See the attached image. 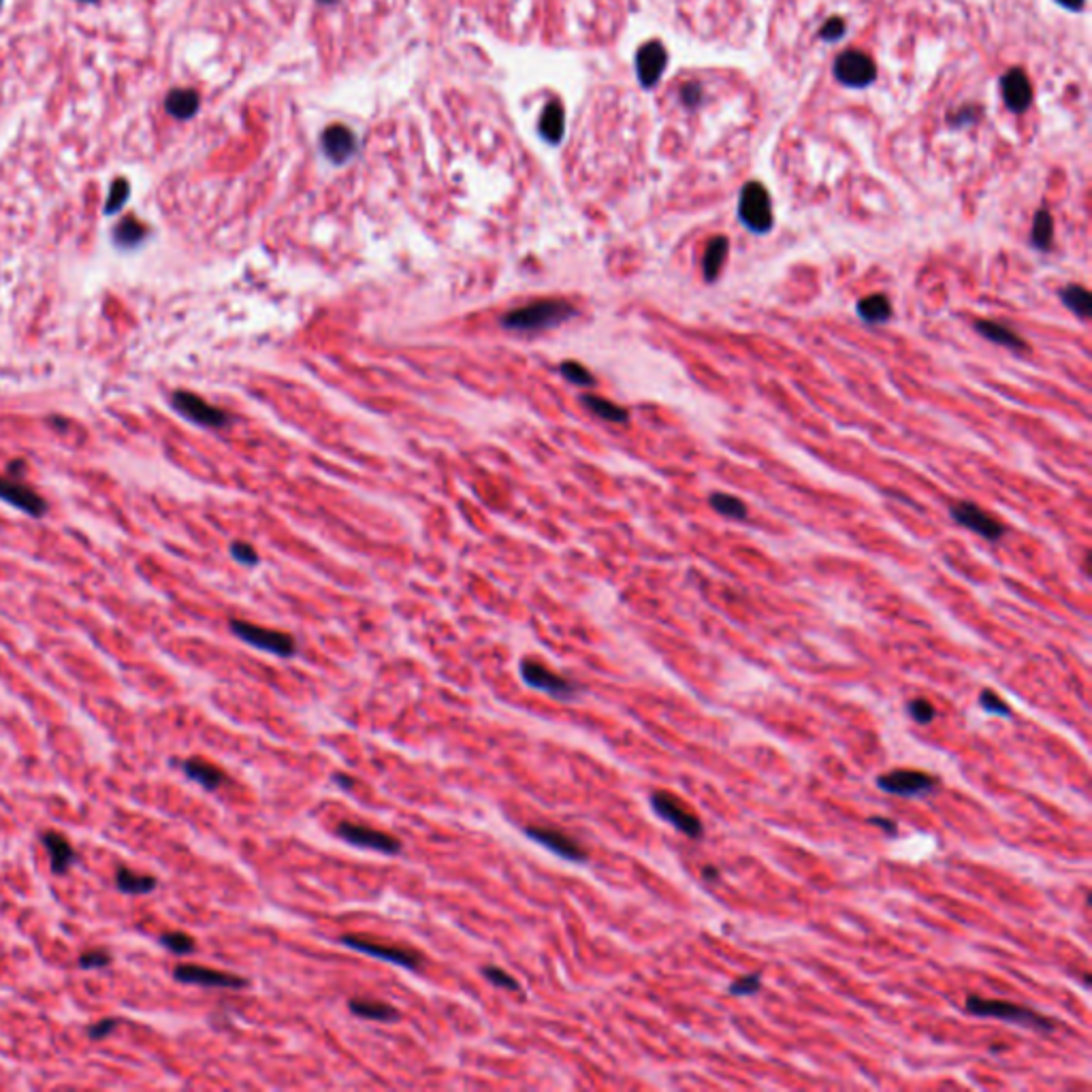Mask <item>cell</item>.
Returning a JSON list of instances; mask_svg holds the SVG:
<instances>
[{"label":"cell","instance_id":"cell-22","mask_svg":"<svg viewBox=\"0 0 1092 1092\" xmlns=\"http://www.w3.org/2000/svg\"><path fill=\"white\" fill-rule=\"evenodd\" d=\"M201 107V97L192 88H175L164 98V109L171 118L190 120Z\"/></svg>","mask_w":1092,"mask_h":1092},{"label":"cell","instance_id":"cell-15","mask_svg":"<svg viewBox=\"0 0 1092 1092\" xmlns=\"http://www.w3.org/2000/svg\"><path fill=\"white\" fill-rule=\"evenodd\" d=\"M877 786L894 796H924L937 790V779L919 771H892L877 779Z\"/></svg>","mask_w":1092,"mask_h":1092},{"label":"cell","instance_id":"cell-6","mask_svg":"<svg viewBox=\"0 0 1092 1092\" xmlns=\"http://www.w3.org/2000/svg\"><path fill=\"white\" fill-rule=\"evenodd\" d=\"M169 404L182 419L199 425V427L222 429L230 423L229 414L225 410L216 408L210 401H205L203 397H199L197 393H190V391H175Z\"/></svg>","mask_w":1092,"mask_h":1092},{"label":"cell","instance_id":"cell-30","mask_svg":"<svg viewBox=\"0 0 1092 1092\" xmlns=\"http://www.w3.org/2000/svg\"><path fill=\"white\" fill-rule=\"evenodd\" d=\"M1061 299H1062V303H1065V306H1067L1069 310L1075 314V316L1082 318V320H1086V318L1090 316L1092 299H1090V292H1088L1084 286H1080V284L1065 286V288L1061 291Z\"/></svg>","mask_w":1092,"mask_h":1092},{"label":"cell","instance_id":"cell-39","mask_svg":"<svg viewBox=\"0 0 1092 1092\" xmlns=\"http://www.w3.org/2000/svg\"><path fill=\"white\" fill-rule=\"evenodd\" d=\"M109 965H112V954L107 950H102V947L86 950L79 956V966L82 969H102V966Z\"/></svg>","mask_w":1092,"mask_h":1092},{"label":"cell","instance_id":"cell-14","mask_svg":"<svg viewBox=\"0 0 1092 1092\" xmlns=\"http://www.w3.org/2000/svg\"><path fill=\"white\" fill-rule=\"evenodd\" d=\"M0 501L13 506L20 512H24V515L32 516V519H43L50 512V504L35 489L26 487L17 478L0 476Z\"/></svg>","mask_w":1092,"mask_h":1092},{"label":"cell","instance_id":"cell-23","mask_svg":"<svg viewBox=\"0 0 1092 1092\" xmlns=\"http://www.w3.org/2000/svg\"><path fill=\"white\" fill-rule=\"evenodd\" d=\"M975 329H977V333H980L981 337L990 339V342L996 344V346H1005L1009 348V350H1018V353H1026V348H1028L1024 339H1022L1014 329L1003 325V322L975 320Z\"/></svg>","mask_w":1092,"mask_h":1092},{"label":"cell","instance_id":"cell-20","mask_svg":"<svg viewBox=\"0 0 1092 1092\" xmlns=\"http://www.w3.org/2000/svg\"><path fill=\"white\" fill-rule=\"evenodd\" d=\"M41 843L50 853L51 871L56 875H64L75 864V849L64 834L56 830H45L41 834Z\"/></svg>","mask_w":1092,"mask_h":1092},{"label":"cell","instance_id":"cell-52","mask_svg":"<svg viewBox=\"0 0 1092 1092\" xmlns=\"http://www.w3.org/2000/svg\"><path fill=\"white\" fill-rule=\"evenodd\" d=\"M83 2H94V0H83Z\"/></svg>","mask_w":1092,"mask_h":1092},{"label":"cell","instance_id":"cell-27","mask_svg":"<svg viewBox=\"0 0 1092 1092\" xmlns=\"http://www.w3.org/2000/svg\"><path fill=\"white\" fill-rule=\"evenodd\" d=\"M156 885H159V879L152 877V875H137L126 866H120L116 871V888L122 894L141 896V894L154 892Z\"/></svg>","mask_w":1092,"mask_h":1092},{"label":"cell","instance_id":"cell-13","mask_svg":"<svg viewBox=\"0 0 1092 1092\" xmlns=\"http://www.w3.org/2000/svg\"><path fill=\"white\" fill-rule=\"evenodd\" d=\"M525 834L531 841L540 843L542 847L548 849L555 856L570 860V862H587V849L582 847L577 838L567 837L566 832L557 830L548 826H529L525 828Z\"/></svg>","mask_w":1092,"mask_h":1092},{"label":"cell","instance_id":"cell-21","mask_svg":"<svg viewBox=\"0 0 1092 1092\" xmlns=\"http://www.w3.org/2000/svg\"><path fill=\"white\" fill-rule=\"evenodd\" d=\"M182 771H184L186 776H190L192 781H197L199 786H203L205 790H218L222 783H226V772L220 771L218 766L211 764V762H205L201 757H190V760L182 762Z\"/></svg>","mask_w":1092,"mask_h":1092},{"label":"cell","instance_id":"cell-16","mask_svg":"<svg viewBox=\"0 0 1092 1092\" xmlns=\"http://www.w3.org/2000/svg\"><path fill=\"white\" fill-rule=\"evenodd\" d=\"M358 139L357 135L344 124H331L325 128L320 135V150L325 159L335 167H344L358 154Z\"/></svg>","mask_w":1092,"mask_h":1092},{"label":"cell","instance_id":"cell-34","mask_svg":"<svg viewBox=\"0 0 1092 1092\" xmlns=\"http://www.w3.org/2000/svg\"><path fill=\"white\" fill-rule=\"evenodd\" d=\"M160 943H163L167 950H171L173 954H179V956L192 954V952L197 950V941H194L190 934L179 933V930H173V933H164L163 937H160Z\"/></svg>","mask_w":1092,"mask_h":1092},{"label":"cell","instance_id":"cell-26","mask_svg":"<svg viewBox=\"0 0 1092 1092\" xmlns=\"http://www.w3.org/2000/svg\"><path fill=\"white\" fill-rule=\"evenodd\" d=\"M728 252H730L728 237L717 235L709 241L705 256H702V273H705L706 282H713L715 278L719 276L725 265V259H728Z\"/></svg>","mask_w":1092,"mask_h":1092},{"label":"cell","instance_id":"cell-19","mask_svg":"<svg viewBox=\"0 0 1092 1092\" xmlns=\"http://www.w3.org/2000/svg\"><path fill=\"white\" fill-rule=\"evenodd\" d=\"M538 133H540L542 141L548 143V145H559L563 141V135H566V109H563L559 98H553V101L544 105L540 120H538Z\"/></svg>","mask_w":1092,"mask_h":1092},{"label":"cell","instance_id":"cell-5","mask_svg":"<svg viewBox=\"0 0 1092 1092\" xmlns=\"http://www.w3.org/2000/svg\"><path fill=\"white\" fill-rule=\"evenodd\" d=\"M230 632L235 634L240 640H244L245 644H252V647L278 655V658H292L297 653L295 639H292L291 634L280 632V629L261 628V625H254V623L233 619L230 621Z\"/></svg>","mask_w":1092,"mask_h":1092},{"label":"cell","instance_id":"cell-18","mask_svg":"<svg viewBox=\"0 0 1092 1092\" xmlns=\"http://www.w3.org/2000/svg\"><path fill=\"white\" fill-rule=\"evenodd\" d=\"M1000 97L1011 113H1024L1033 102L1031 79L1022 69H1009L1000 75Z\"/></svg>","mask_w":1092,"mask_h":1092},{"label":"cell","instance_id":"cell-17","mask_svg":"<svg viewBox=\"0 0 1092 1092\" xmlns=\"http://www.w3.org/2000/svg\"><path fill=\"white\" fill-rule=\"evenodd\" d=\"M636 77L644 90H653L664 77L666 64H668V51L659 41H648L639 47L636 51Z\"/></svg>","mask_w":1092,"mask_h":1092},{"label":"cell","instance_id":"cell-51","mask_svg":"<svg viewBox=\"0 0 1092 1092\" xmlns=\"http://www.w3.org/2000/svg\"><path fill=\"white\" fill-rule=\"evenodd\" d=\"M316 2H320V5H325V7H333V5H337L339 0H316Z\"/></svg>","mask_w":1092,"mask_h":1092},{"label":"cell","instance_id":"cell-44","mask_svg":"<svg viewBox=\"0 0 1092 1092\" xmlns=\"http://www.w3.org/2000/svg\"><path fill=\"white\" fill-rule=\"evenodd\" d=\"M118 1026H120L118 1018H105V1020L97 1022V1024H93L88 1028V1037L94 1039V1042H97V1039H105V1037L112 1035Z\"/></svg>","mask_w":1092,"mask_h":1092},{"label":"cell","instance_id":"cell-45","mask_svg":"<svg viewBox=\"0 0 1092 1092\" xmlns=\"http://www.w3.org/2000/svg\"><path fill=\"white\" fill-rule=\"evenodd\" d=\"M973 122H975L973 107L965 109V112L956 116V120H952V124H956V126H969V124H973Z\"/></svg>","mask_w":1092,"mask_h":1092},{"label":"cell","instance_id":"cell-49","mask_svg":"<svg viewBox=\"0 0 1092 1092\" xmlns=\"http://www.w3.org/2000/svg\"><path fill=\"white\" fill-rule=\"evenodd\" d=\"M24 468H26L24 461H17V459L11 461V463L7 465V470H9V474L13 476V478H17V476H24V472H26Z\"/></svg>","mask_w":1092,"mask_h":1092},{"label":"cell","instance_id":"cell-11","mask_svg":"<svg viewBox=\"0 0 1092 1092\" xmlns=\"http://www.w3.org/2000/svg\"><path fill=\"white\" fill-rule=\"evenodd\" d=\"M173 977L182 984L203 985V988H226V990H241L248 985L245 977H240L235 973L226 971L210 969L201 965H178L173 969Z\"/></svg>","mask_w":1092,"mask_h":1092},{"label":"cell","instance_id":"cell-9","mask_svg":"<svg viewBox=\"0 0 1092 1092\" xmlns=\"http://www.w3.org/2000/svg\"><path fill=\"white\" fill-rule=\"evenodd\" d=\"M335 834L342 841L350 843L354 847H363V849H372V852L384 853V856H395V853L401 852V841L395 838L393 834H388V832L376 830V828L363 826V824H353V822H342L337 824Z\"/></svg>","mask_w":1092,"mask_h":1092},{"label":"cell","instance_id":"cell-48","mask_svg":"<svg viewBox=\"0 0 1092 1092\" xmlns=\"http://www.w3.org/2000/svg\"><path fill=\"white\" fill-rule=\"evenodd\" d=\"M1056 2L1067 11H1082L1086 7V0H1056Z\"/></svg>","mask_w":1092,"mask_h":1092},{"label":"cell","instance_id":"cell-31","mask_svg":"<svg viewBox=\"0 0 1092 1092\" xmlns=\"http://www.w3.org/2000/svg\"><path fill=\"white\" fill-rule=\"evenodd\" d=\"M710 506H713L719 515L728 516V519H734V521H743V519H747V515H749L745 501L730 496V493H713V496H710Z\"/></svg>","mask_w":1092,"mask_h":1092},{"label":"cell","instance_id":"cell-4","mask_svg":"<svg viewBox=\"0 0 1092 1092\" xmlns=\"http://www.w3.org/2000/svg\"><path fill=\"white\" fill-rule=\"evenodd\" d=\"M738 218L751 233L757 235L772 229L775 216H772L771 194L760 182H749L740 190Z\"/></svg>","mask_w":1092,"mask_h":1092},{"label":"cell","instance_id":"cell-2","mask_svg":"<svg viewBox=\"0 0 1092 1092\" xmlns=\"http://www.w3.org/2000/svg\"><path fill=\"white\" fill-rule=\"evenodd\" d=\"M966 1011L980 1018H996V1020L1031 1026L1035 1031H1054V1022L1052 1020L1039 1016L1037 1011L1028 1009V1007L1016 1005V1003H1007V1000L969 996V999H966Z\"/></svg>","mask_w":1092,"mask_h":1092},{"label":"cell","instance_id":"cell-8","mask_svg":"<svg viewBox=\"0 0 1092 1092\" xmlns=\"http://www.w3.org/2000/svg\"><path fill=\"white\" fill-rule=\"evenodd\" d=\"M521 679L525 681L529 687L538 689V691H544L548 696H555L559 700H570L581 691L574 681L566 679L562 674L553 672V670L546 668L542 662L538 659H523L521 662Z\"/></svg>","mask_w":1092,"mask_h":1092},{"label":"cell","instance_id":"cell-25","mask_svg":"<svg viewBox=\"0 0 1092 1092\" xmlns=\"http://www.w3.org/2000/svg\"><path fill=\"white\" fill-rule=\"evenodd\" d=\"M348 1009L353 1011L354 1016L378 1022H395L401 1016L397 1007L376 999H350L348 1000Z\"/></svg>","mask_w":1092,"mask_h":1092},{"label":"cell","instance_id":"cell-50","mask_svg":"<svg viewBox=\"0 0 1092 1092\" xmlns=\"http://www.w3.org/2000/svg\"><path fill=\"white\" fill-rule=\"evenodd\" d=\"M705 877L706 879H717V877H719V873H717V868H715V866H706L705 868Z\"/></svg>","mask_w":1092,"mask_h":1092},{"label":"cell","instance_id":"cell-43","mask_svg":"<svg viewBox=\"0 0 1092 1092\" xmlns=\"http://www.w3.org/2000/svg\"><path fill=\"white\" fill-rule=\"evenodd\" d=\"M909 715H911V717H914L918 724L926 725V724H930V721L934 719V706L930 705L928 700L918 698V700H914L911 705H909Z\"/></svg>","mask_w":1092,"mask_h":1092},{"label":"cell","instance_id":"cell-24","mask_svg":"<svg viewBox=\"0 0 1092 1092\" xmlns=\"http://www.w3.org/2000/svg\"><path fill=\"white\" fill-rule=\"evenodd\" d=\"M150 237V229L137 218H124L113 226L112 240L118 250H137Z\"/></svg>","mask_w":1092,"mask_h":1092},{"label":"cell","instance_id":"cell-36","mask_svg":"<svg viewBox=\"0 0 1092 1092\" xmlns=\"http://www.w3.org/2000/svg\"><path fill=\"white\" fill-rule=\"evenodd\" d=\"M679 101L685 109L694 112L705 102V86L698 82H687L679 88Z\"/></svg>","mask_w":1092,"mask_h":1092},{"label":"cell","instance_id":"cell-41","mask_svg":"<svg viewBox=\"0 0 1092 1092\" xmlns=\"http://www.w3.org/2000/svg\"><path fill=\"white\" fill-rule=\"evenodd\" d=\"M760 984H762V977H760V975H757V973H751V975H745V977H740V980L732 981V984H730V992H732V995H734V996H749V995H756V992L760 990Z\"/></svg>","mask_w":1092,"mask_h":1092},{"label":"cell","instance_id":"cell-42","mask_svg":"<svg viewBox=\"0 0 1092 1092\" xmlns=\"http://www.w3.org/2000/svg\"><path fill=\"white\" fill-rule=\"evenodd\" d=\"M847 32V24L841 20V17H832L824 24V28L819 31V39L826 43H837L838 39H843Z\"/></svg>","mask_w":1092,"mask_h":1092},{"label":"cell","instance_id":"cell-32","mask_svg":"<svg viewBox=\"0 0 1092 1092\" xmlns=\"http://www.w3.org/2000/svg\"><path fill=\"white\" fill-rule=\"evenodd\" d=\"M1033 245H1035L1037 250H1050L1052 241H1054V220H1052L1050 211L1047 210H1039L1035 214V222H1033Z\"/></svg>","mask_w":1092,"mask_h":1092},{"label":"cell","instance_id":"cell-29","mask_svg":"<svg viewBox=\"0 0 1092 1092\" xmlns=\"http://www.w3.org/2000/svg\"><path fill=\"white\" fill-rule=\"evenodd\" d=\"M582 401H585V406H587V408L591 410L593 414H596L597 419L608 420V423H625V420H628V416H629L628 410L621 408V406H617L615 401H608V399H604V397H597V395H585V397H582Z\"/></svg>","mask_w":1092,"mask_h":1092},{"label":"cell","instance_id":"cell-1","mask_svg":"<svg viewBox=\"0 0 1092 1092\" xmlns=\"http://www.w3.org/2000/svg\"><path fill=\"white\" fill-rule=\"evenodd\" d=\"M572 316H574V306L570 301H563V299H540V301L527 303V306L508 311L501 318V325L508 331L534 333L559 327L566 320H570Z\"/></svg>","mask_w":1092,"mask_h":1092},{"label":"cell","instance_id":"cell-37","mask_svg":"<svg viewBox=\"0 0 1092 1092\" xmlns=\"http://www.w3.org/2000/svg\"><path fill=\"white\" fill-rule=\"evenodd\" d=\"M482 975H485L491 984L497 985V988H504V990H512V992L521 990L519 981H516L510 973H506L504 969H500V966H482Z\"/></svg>","mask_w":1092,"mask_h":1092},{"label":"cell","instance_id":"cell-38","mask_svg":"<svg viewBox=\"0 0 1092 1092\" xmlns=\"http://www.w3.org/2000/svg\"><path fill=\"white\" fill-rule=\"evenodd\" d=\"M980 705L984 706V710H988V713L992 715H1003V717H1009L1011 715L1009 705H1007L1005 700L1000 698L996 691H992V689H984V691H981Z\"/></svg>","mask_w":1092,"mask_h":1092},{"label":"cell","instance_id":"cell-3","mask_svg":"<svg viewBox=\"0 0 1092 1092\" xmlns=\"http://www.w3.org/2000/svg\"><path fill=\"white\" fill-rule=\"evenodd\" d=\"M339 943L346 945V947H353V950L357 952H363V954L373 956V958L384 960V962H391V965L404 966V969L410 971H416L425 965L423 952L406 947V945L382 943V941L368 937V934H342V937H339Z\"/></svg>","mask_w":1092,"mask_h":1092},{"label":"cell","instance_id":"cell-7","mask_svg":"<svg viewBox=\"0 0 1092 1092\" xmlns=\"http://www.w3.org/2000/svg\"><path fill=\"white\" fill-rule=\"evenodd\" d=\"M837 82L845 88H866L877 79V64L868 54L860 50L841 51L832 64Z\"/></svg>","mask_w":1092,"mask_h":1092},{"label":"cell","instance_id":"cell-12","mask_svg":"<svg viewBox=\"0 0 1092 1092\" xmlns=\"http://www.w3.org/2000/svg\"><path fill=\"white\" fill-rule=\"evenodd\" d=\"M950 515L958 525L966 527V529L975 531V534H980V536L985 538V540L996 542L1003 538V534H1005V525L1000 521H996L995 516L988 515L985 510H981L980 506L973 504V501H958V504H952Z\"/></svg>","mask_w":1092,"mask_h":1092},{"label":"cell","instance_id":"cell-40","mask_svg":"<svg viewBox=\"0 0 1092 1092\" xmlns=\"http://www.w3.org/2000/svg\"><path fill=\"white\" fill-rule=\"evenodd\" d=\"M230 555L241 566H256V563L261 562V557L254 551V546L248 544V542H233L230 544Z\"/></svg>","mask_w":1092,"mask_h":1092},{"label":"cell","instance_id":"cell-28","mask_svg":"<svg viewBox=\"0 0 1092 1092\" xmlns=\"http://www.w3.org/2000/svg\"><path fill=\"white\" fill-rule=\"evenodd\" d=\"M857 314H860L864 322L881 325V322H888L890 316H892V303H890L885 295H868L857 303Z\"/></svg>","mask_w":1092,"mask_h":1092},{"label":"cell","instance_id":"cell-33","mask_svg":"<svg viewBox=\"0 0 1092 1092\" xmlns=\"http://www.w3.org/2000/svg\"><path fill=\"white\" fill-rule=\"evenodd\" d=\"M128 197H131V184H128L124 178H118L112 184V188H109L107 203H105V207H102L105 216L120 214V210H122L124 205H126Z\"/></svg>","mask_w":1092,"mask_h":1092},{"label":"cell","instance_id":"cell-35","mask_svg":"<svg viewBox=\"0 0 1092 1092\" xmlns=\"http://www.w3.org/2000/svg\"><path fill=\"white\" fill-rule=\"evenodd\" d=\"M559 372H562V376L567 380V382L577 384V387H591V384L596 382L593 373L589 372L585 365H581V363L577 361H563L562 365H559Z\"/></svg>","mask_w":1092,"mask_h":1092},{"label":"cell","instance_id":"cell-46","mask_svg":"<svg viewBox=\"0 0 1092 1092\" xmlns=\"http://www.w3.org/2000/svg\"><path fill=\"white\" fill-rule=\"evenodd\" d=\"M871 824L883 828V830H890V834H896V824H894L892 819H885V817H871Z\"/></svg>","mask_w":1092,"mask_h":1092},{"label":"cell","instance_id":"cell-10","mask_svg":"<svg viewBox=\"0 0 1092 1092\" xmlns=\"http://www.w3.org/2000/svg\"><path fill=\"white\" fill-rule=\"evenodd\" d=\"M651 807L662 819L672 824L677 830L687 834L689 838H698L702 834V822L685 807L679 798H674L668 791H655L651 796Z\"/></svg>","mask_w":1092,"mask_h":1092},{"label":"cell","instance_id":"cell-53","mask_svg":"<svg viewBox=\"0 0 1092 1092\" xmlns=\"http://www.w3.org/2000/svg\"><path fill=\"white\" fill-rule=\"evenodd\" d=\"M0 5H2V0H0Z\"/></svg>","mask_w":1092,"mask_h":1092},{"label":"cell","instance_id":"cell-47","mask_svg":"<svg viewBox=\"0 0 1092 1092\" xmlns=\"http://www.w3.org/2000/svg\"><path fill=\"white\" fill-rule=\"evenodd\" d=\"M333 781H335L337 786L342 787V790H350V787L354 786V779H353V776L344 775V772H335V775H333Z\"/></svg>","mask_w":1092,"mask_h":1092}]
</instances>
